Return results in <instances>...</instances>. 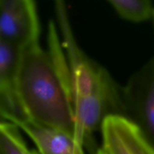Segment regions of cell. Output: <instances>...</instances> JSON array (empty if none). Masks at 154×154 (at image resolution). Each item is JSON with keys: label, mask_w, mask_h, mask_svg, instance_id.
Masks as SVG:
<instances>
[{"label": "cell", "mask_w": 154, "mask_h": 154, "mask_svg": "<svg viewBox=\"0 0 154 154\" xmlns=\"http://www.w3.org/2000/svg\"><path fill=\"white\" fill-rule=\"evenodd\" d=\"M40 24L32 0H0V39L19 51L39 43Z\"/></svg>", "instance_id": "obj_4"}, {"label": "cell", "mask_w": 154, "mask_h": 154, "mask_svg": "<svg viewBox=\"0 0 154 154\" xmlns=\"http://www.w3.org/2000/svg\"><path fill=\"white\" fill-rule=\"evenodd\" d=\"M19 129L34 142L39 154H85L83 144L60 129L31 120Z\"/></svg>", "instance_id": "obj_7"}, {"label": "cell", "mask_w": 154, "mask_h": 154, "mask_svg": "<svg viewBox=\"0 0 154 154\" xmlns=\"http://www.w3.org/2000/svg\"><path fill=\"white\" fill-rule=\"evenodd\" d=\"M29 151L19 128L0 120V154H29Z\"/></svg>", "instance_id": "obj_9"}, {"label": "cell", "mask_w": 154, "mask_h": 154, "mask_svg": "<svg viewBox=\"0 0 154 154\" xmlns=\"http://www.w3.org/2000/svg\"><path fill=\"white\" fill-rule=\"evenodd\" d=\"M62 45L70 72L71 96L76 120L75 139L93 154V135L111 116L123 117L122 87L80 48L72 32L64 2H55Z\"/></svg>", "instance_id": "obj_2"}, {"label": "cell", "mask_w": 154, "mask_h": 154, "mask_svg": "<svg viewBox=\"0 0 154 154\" xmlns=\"http://www.w3.org/2000/svg\"><path fill=\"white\" fill-rule=\"evenodd\" d=\"M123 117L134 125L154 149V57L122 87Z\"/></svg>", "instance_id": "obj_3"}, {"label": "cell", "mask_w": 154, "mask_h": 154, "mask_svg": "<svg viewBox=\"0 0 154 154\" xmlns=\"http://www.w3.org/2000/svg\"><path fill=\"white\" fill-rule=\"evenodd\" d=\"M57 30L51 22L47 50L39 42L20 51L17 93L29 120L64 131L75 138L70 72Z\"/></svg>", "instance_id": "obj_1"}, {"label": "cell", "mask_w": 154, "mask_h": 154, "mask_svg": "<svg viewBox=\"0 0 154 154\" xmlns=\"http://www.w3.org/2000/svg\"><path fill=\"white\" fill-rule=\"evenodd\" d=\"M101 131L102 147L108 154H154L138 129L124 117H107Z\"/></svg>", "instance_id": "obj_6"}, {"label": "cell", "mask_w": 154, "mask_h": 154, "mask_svg": "<svg viewBox=\"0 0 154 154\" xmlns=\"http://www.w3.org/2000/svg\"><path fill=\"white\" fill-rule=\"evenodd\" d=\"M29 154H39L38 153L36 150H29Z\"/></svg>", "instance_id": "obj_11"}, {"label": "cell", "mask_w": 154, "mask_h": 154, "mask_svg": "<svg viewBox=\"0 0 154 154\" xmlns=\"http://www.w3.org/2000/svg\"><path fill=\"white\" fill-rule=\"evenodd\" d=\"M152 20H153V24H154V11H153V17H152Z\"/></svg>", "instance_id": "obj_12"}, {"label": "cell", "mask_w": 154, "mask_h": 154, "mask_svg": "<svg viewBox=\"0 0 154 154\" xmlns=\"http://www.w3.org/2000/svg\"><path fill=\"white\" fill-rule=\"evenodd\" d=\"M117 14L126 20L141 23L152 19L154 6L150 0H109Z\"/></svg>", "instance_id": "obj_8"}, {"label": "cell", "mask_w": 154, "mask_h": 154, "mask_svg": "<svg viewBox=\"0 0 154 154\" xmlns=\"http://www.w3.org/2000/svg\"><path fill=\"white\" fill-rule=\"evenodd\" d=\"M20 51L0 39V119L20 127L29 120L17 93Z\"/></svg>", "instance_id": "obj_5"}, {"label": "cell", "mask_w": 154, "mask_h": 154, "mask_svg": "<svg viewBox=\"0 0 154 154\" xmlns=\"http://www.w3.org/2000/svg\"><path fill=\"white\" fill-rule=\"evenodd\" d=\"M95 154H108L105 152V150H104L102 147H101V148H99L98 149V150L96 151V153Z\"/></svg>", "instance_id": "obj_10"}]
</instances>
